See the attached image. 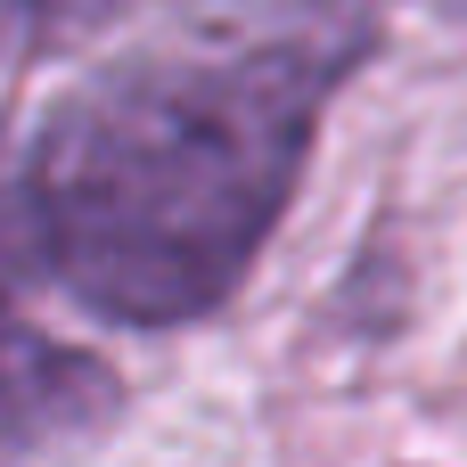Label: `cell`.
<instances>
[{"mask_svg": "<svg viewBox=\"0 0 467 467\" xmlns=\"http://www.w3.org/2000/svg\"><path fill=\"white\" fill-rule=\"evenodd\" d=\"M25 263H41V230H33V197H25V181H8V164H0V304L16 296Z\"/></svg>", "mask_w": 467, "mask_h": 467, "instance_id": "obj_4", "label": "cell"}, {"mask_svg": "<svg viewBox=\"0 0 467 467\" xmlns=\"http://www.w3.org/2000/svg\"><path fill=\"white\" fill-rule=\"evenodd\" d=\"M369 49V0H197L107 57L49 107L25 156L49 279L115 328L222 312Z\"/></svg>", "mask_w": 467, "mask_h": 467, "instance_id": "obj_1", "label": "cell"}, {"mask_svg": "<svg viewBox=\"0 0 467 467\" xmlns=\"http://www.w3.org/2000/svg\"><path fill=\"white\" fill-rule=\"evenodd\" d=\"M140 0H0V57H49L74 49L90 33H107L115 16H131Z\"/></svg>", "mask_w": 467, "mask_h": 467, "instance_id": "obj_3", "label": "cell"}, {"mask_svg": "<svg viewBox=\"0 0 467 467\" xmlns=\"http://www.w3.org/2000/svg\"><path fill=\"white\" fill-rule=\"evenodd\" d=\"M419 8H435V16H451V25H467V0H419Z\"/></svg>", "mask_w": 467, "mask_h": 467, "instance_id": "obj_5", "label": "cell"}, {"mask_svg": "<svg viewBox=\"0 0 467 467\" xmlns=\"http://www.w3.org/2000/svg\"><path fill=\"white\" fill-rule=\"evenodd\" d=\"M115 410V378L49 337H25L0 312V460L8 451H57L82 443L90 427H107Z\"/></svg>", "mask_w": 467, "mask_h": 467, "instance_id": "obj_2", "label": "cell"}]
</instances>
